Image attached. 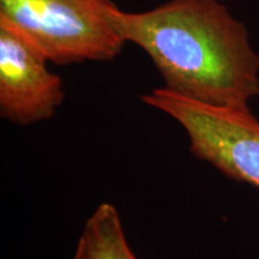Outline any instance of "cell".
Wrapping results in <instances>:
<instances>
[{"label": "cell", "instance_id": "1", "mask_svg": "<svg viewBox=\"0 0 259 259\" xmlns=\"http://www.w3.org/2000/svg\"><path fill=\"white\" fill-rule=\"evenodd\" d=\"M125 41L151 58L164 88L212 106L248 108L259 95V54L220 0H170L115 14Z\"/></svg>", "mask_w": 259, "mask_h": 259}, {"label": "cell", "instance_id": "2", "mask_svg": "<svg viewBox=\"0 0 259 259\" xmlns=\"http://www.w3.org/2000/svg\"><path fill=\"white\" fill-rule=\"evenodd\" d=\"M112 0H0L8 19L48 60L109 61L125 45Z\"/></svg>", "mask_w": 259, "mask_h": 259}, {"label": "cell", "instance_id": "3", "mask_svg": "<svg viewBox=\"0 0 259 259\" xmlns=\"http://www.w3.org/2000/svg\"><path fill=\"white\" fill-rule=\"evenodd\" d=\"M185 130L190 151L226 177L259 187V120L250 108L212 106L157 88L142 96Z\"/></svg>", "mask_w": 259, "mask_h": 259}, {"label": "cell", "instance_id": "4", "mask_svg": "<svg viewBox=\"0 0 259 259\" xmlns=\"http://www.w3.org/2000/svg\"><path fill=\"white\" fill-rule=\"evenodd\" d=\"M48 58L23 32L0 16V114L25 126L48 120L64 102L63 80Z\"/></svg>", "mask_w": 259, "mask_h": 259}, {"label": "cell", "instance_id": "5", "mask_svg": "<svg viewBox=\"0 0 259 259\" xmlns=\"http://www.w3.org/2000/svg\"><path fill=\"white\" fill-rule=\"evenodd\" d=\"M72 259H137L113 204L101 203L89 216Z\"/></svg>", "mask_w": 259, "mask_h": 259}]
</instances>
